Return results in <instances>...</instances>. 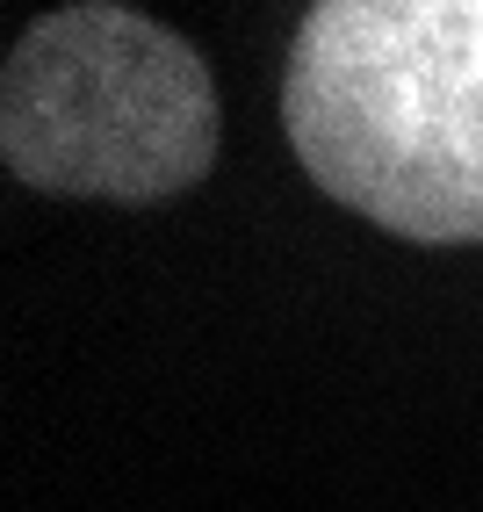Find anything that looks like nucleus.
I'll list each match as a JSON object with an SVG mask.
<instances>
[{
    "label": "nucleus",
    "instance_id": "obj_1",
    "mask_svg": "<svg viewBox=\"0 0 483 512\" xmlns=\"http://www.w3.org/2000/svg\"><path fill=\"white\" fill-rule=\"evenodd\" d=\"M310 188L411 246H483V0H310L282 65Z\"/></svg>",
    "mask_w": 483,
    "mask_h": 512
},
{
    "label": "nucleus",
    "instance_id": "obj_2",
    "mask_svg": "<svg viewBox=\"0 0 483 512\" xmlns=\"http://www.w3.org/2000/svg\"><path fill=\"white\" fill-rule=\"evenodd\" d=\"M217 145V73L123 0L37 15L0 65V159L37 195L152 210L210 181Z\"/></svg>",
    "mask_w": 483,
    "mask_h": 512
}]
</instances>
